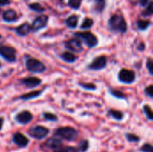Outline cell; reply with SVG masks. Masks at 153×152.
Here are the masks:
<instances>
[{"label": "cell", "mask_w": 153, "mask_h": 152, "mask_svg": "<svg viewBox=\"0 0 153 152\" xmlns=\"http://www.w3.org/2000/svg\"><path fill=\"white\" fill-rule=\"evenodd\" d=\"M54 135L56 137H58L61 140H65L67 142H74L78 138V132L70 126H66V127H60L57 128L55 131Z\"/></svg>", "instance_id": "1"}, {"label": "cell", "mask_w": 153, "mask_h": 152, "mask_svg": "<svg viewBox=\"0 0 153 152\" xmlns=\"http://www.w3.org/2000/svg\"><path fill=\"white\" fill-rule=\"evenodd\" d=\"M109 26L113 30L125 33L127 30V24L125 20V18L122 15L119 14H114L109 19Z\"/></svg>", "instance_id": "2"}, {"label": "cell", "mask_w": 153, "mask_h": 152, "mask_svg": "<svg viewBox=\"0 0 153 152\" xmlns=\"http://www.w3.org/2000/svg\"><path fill=\"white\" fill-rule=\"evenodd\" d=\"M64 146L63 142L58 137H51L48 139L43 144H41V149L45 152H55Z\"/></svg>", "instance_id": "3"}, {"label": "cell", "mask_w": 153, "mask_h": 152, "mask_svg": "<svg viewBox=\"0 0 153 152\" xmlns=\"http://www.w3.org/2000/svg\"><path fill=\"white\" fill-rule=\"evenodd\" d=\"M28 133L30 137L36 140H43L49 133V130L42 125H35L29 129Z\"/></svg>", "instance_id": "4"}, {"label": "cell", "mask_w": 153, "mask_h": 152, "mask_svg": "<svg viewBox=\"0 0 153 152\" xmlns=\"http://www.w3.org/2000/svg\"><path fill=\"white\" fill-rule=\"evenodd\" d=\"M26 67L28 71H30V73H41L46 70V67L43 65V63L32 57L28 58L26 60Z\"/></svg>", "instance_id": "5"}, {"label": "cell", "mask_w": 153, "mask_h": 152, "mask_svg": "<svg viewBox=\"0 0 153 152\" xmlns=\"http://www.w3.org/2000/svg\"><path fill=\"white\" fill-rule=\"evenodd\" d=\"M74 36L77 39H82L84 43L89 47H93L98 45V39L97 37L90 32V31H85V32H76Z\"/></svg>", "instance_id": "6"}, {"label": "cell", "mask_w": 153, "mask_h": 152, "mask_svg": "<svg viewBox=\"0 0 153 152\" xmlns=\"http://www.w3.org/2000/svg\"><path fill=\"white\" fill-rule=\"evenodd\" d=\"M0 56L9 62H13V61H15L16 51L12 47L0 46Z\"/></svg>", "instance_id": "7"}, {"label": "cell", "mask_w": 153, "mask_h": 152, "mask_svg": "<svg viewBox=\"0 0 153 152\" xmlns=\"http://www.w3.org/2000/svg\"><path fill=\"white\" fill-rule=\"evenodd\" d=\"M118 79L120 82L129 84L135 81V73L131 70L122 69L118 73Z\"/></svg>", "instance_id": "8"}, {"label": "cell", "mask_w": 153, "mask_h": 152, "mask_svg": "<svg viewBox=\"0 0 153 152\" xmlns=\"http://www.w3.org/2000/svg\"><path fill=\"white\" fill-rule=\"evenodd\" d=\"M48 21V17L47 15H40L33 21L30 28L33 31H38L47 26Z\"/></svg>", "instance_id": "9"}, {"label": "cell", "mask_w": 153, "mask_h": 152, "mask_svg": "<svg viewBox=\"0 0 153 152\" xmlns=\"http://www.w3.org/2000/svg\"><path fill=\"white\" fill-rule=\"evenodd\" d=\"M13 142L17 145L20 148H25L28 144H29V140L26 136H24L22 133H15L13 135L12 138Z\"/></svg>", "instance_id": "10"}, {"label": "cell", "mask_w": 153, "mask_h": 152, "mask_svg": "<svg viewBox=\"0 0 153 152\" xmlns=\"http://www.w3.org/2000/svg\"><path fill=\"white\" fill-rule=\"evenodd\" d=\"M107 65V57L105 56H100L95 58L92 63L89 65V68L91 70H101Z\"/></svg>", "instance_id": "11"}, {"label": "cell", "mask_w": 153, "mask_h": 152, "mask_svg": "<svg viewBox=\"0 0 153 152\" xmlns=\"http://www.w3.org/2000/svg\"><path fill=\"white\" fill-rule=\"evenodd\" d=\"M32 117L33 116L30 112L24 110V111H22L21 113H19L15 116V120L17 123H19L21 125H27L32 120Z\"/></svg>", "instance_id": "12"}, {"label": "cell", "mask_w": 153, "mask_h": 152, "mask_svg": "<svg viewBox=\"0 0 153 152\" xmlns=\"http://www.w3.org/2000/svg\"><path fill=\"white\" fill-rule=\"evenodd\" d=\"M65 47L71 51L74 52H81L82 51V46L81 41L78 39H72L70 40H68L65 43Z\"/></svg>", "instance_id": "13"}, {"label": "cell", "mask_w": 153, "mask_h": 152, "mask_svg": "<svg viewBox=\"0 0 153 152\" xmlns=\"http://www.w3.org/2000/svg\"><path fill=\"white\" fill-rule=\"evenodd\" d=\"M22 82L28 88H34V87L39 86L41 83V80L36 77H28V78L22 79Z\"/></svg>", "instance_id": "14"}, {"label": "cell", "mask_w": 153, "mask_h": 152, "mask_svg": "<svg viewBox=\"0 0 153 152\" xmlns=\"http://www.w3.org/2000/svg\"><path fill=\"white\" fill-rule=\"evenodd\" d=\"M16 19H17V13L13 9L6 10L5 12L3 13V20L5 22H12L16 21Z\"/></svg>", "instance_id": "15"}, {"label": "cell", "mask_w": 153, "mask_h": 152, "mask_svg": "<svg viewBox=\"0 0 153 152\" xmlns=\"http://www.w3.org/2000/svg\"><path fill=\"white\" fill-rule=\"evenodd\" d=\"M30 30H31V28L28 22H24L23 24H22L16 28V33L19 36H26L30 33Z\"/></svg>", "instance_id": "16"}, {"label": "cell", "mask_w": 153, "mask_h": 152, "mask_svg": "<svg viewBox=\"0 0 153 152\" xmlns=\"http://www.w3.org/2000/svg\"><path fill=\"white\" fill-rule=\"evenodd\" d=\"M61 57H62L63 60H65V61L67 62V63H74V62L76 61V59H77V57H76L73 53L68 52V51L63 53V54L61 55Z\"/></svg>", "instance_id": "17"}, {"label": "cell", "mask_w": 153, "mask_h": 152, "mask_svg": "<svg viewBox=\"0 0 153 152\" xmlns=\"http://www.w3.org/2000/svg\"><path fill=\"white\" fill-rule=\"evenodd\" d=\"M77 23H78V16H76V15H71L66 20V25L69 28L74 29L77 26Z\"/></svg>", "instance_id": "18"}, {"label": "cell", "mask_w": 153, "mask_h": 152, "mask_svg": "<svg viewBox=\"0 0 153 152\" xmlns=\"http://www.w3.org/2000/svg\"><path fill=\"white\" fill-rule=\"evenodd\" d=\"M42 91H31L30 93H27V94H24V95H22L20 97V99H22V100H29L30 99H34V98H37L39 97L40 94H41Z\"/></svg>", "instance_id": "19"}, {"label": "cell", "mask_w": 153, "mask_h": 152, "mask_svg": "<svg viewBox=\"0 0 153 152\" xmlns=\"http://www.w3.org/2000/svg\"><path fill=\"white\" fill-rule=\"evenodd\" d=\"M108 115H109L110 116H112L114 119L118 120V121L122 120V119H123V117H124V114H123L121 111L114 110V109H110V110L108 111Z\"/></svg>", "instance_id": "20"}, {"label": "cell", "mask_w": 153, "mask_h": 152, "mask_svg": "<svg viewBox=\"0 0 153 152\" xmlns=\"http://www.w3.org/2000/svg\"><path fill=\"white\" fill-rule=\"evenodd\" d=\"M94 4H95L94 8L99 13L102 12L105 8V5H106L105 0H94Z\"/></svg>", "instance_id": "21"}, {"label": "cell", "mask_w": 153, "mask_h": 152, "mask_svg": "<svg viewBox=\"0 0 153 152\" xmlns=\"http://www.w3.org/2000/svg\"><path fill=\"white\" fill-rule=\"evenodd\" d=\"M151 25V22L150 21H143V20H139L137 22V26L141 30H145L149 28V26Z\"/></svg>", "instance_id": "22"}, {"label": "cell", "mask_w": 153, "mask_h": 152, "mask_svg": "<svg viewBox=\"0 0 153 152\" xmlns=\"http://www.w3.org/2000/svg\"><path fill=\"white\" fill-rule=\"evenodd\" d=\"M78 149L80 152H86L89 149V142L87 140H82L78 144Z\"/></svg>", "instance_id": "23"}, {"label": "cell", "mask_w": 153, "mask_h": 152, "mask_svg": "<svg viewBox=\"0 0 153 152\" xmlns=\"http://www.w3.org/2000/svg\"><path fill=\"white\" fill-rule=\"evenodd\" d=\"M92 25H93V20L91 18H85L82 22V24L81 25V29L82 30L90 29Z\"/></svg>", "instance_id": "24"}, {"label": "cell", "mask_w": 153, "mask_h": 152, "mask_svg": "<svg viewBox=\"0 0 153 152\" xmlns=\"http://www.w3.org/2000/svg\"><path fill=\"white\" fill-rule=\"evenodd\" d=\"M55 152H80L78 147H72V146H63L62 148H60L59 150H57Z\"/></svg>", "instance_id": "25"}, {"label": "cell", "mask_w": 153, "mask_h": 152, "mask_svg": "<svg viewBox=\"0 0 153 152\" xmlns=\"http://www.w3.org/2000/svg\"><path fill=\"white\" fill-rule=\"evenodd\" d=\"M143 111L145 113V116L146 117L149 119V120H152L153 119V113L151 107L149 105H144L143 106Z\"/></svg>", "instance_id": "26"}, {"label": "cell", "mask_w": 153, "mask_h": 152, "mask_svg": "<svg viewBox=\"0 0 153 152\" xmlns=\"http://www.w3.org/2000/svg\"><path fill=\"white\" fill-rule=\"evenodd\" d=\"M30 9L35 11V12H43L45 10V8L43 6H41L39 3H32L29 5Z\"/></svg>", "instance_id": "27"}, {"label": "cell", "mask_w": 153, "mask_h": 152, "mask_svg": "<svg viewBox=\"0 0 153 152\" xmlns=\"http://www.w3.org/2000/svg\"><path fill=\"white\" fill-rule=\"evenodd\" d=\"M126 137L127 141L130 142H140V137L134 134V133H126Z\"/></svg>", "instance_id": "28"}, {"label": "cell", "mask_w": 153, "mask_h": 152, "mask_svg": "<svg viewBox=\"0 0 153 152\" xmlns=\"http://www.w3.org/2000/svg\"><path fill=\"white\" fill-rule=\"evenodd\" d=\"M43 117L47 121H51V122H56L57 121V116L52 113H43Z\"/></svg>", "instance_id": "29"}, {"label": "cell", "mask_w": 153, "mask_h": 152, "mask_svg": "<svg viewBox=\"0 0 153 152\" xmlns=\"http://www.w3.org/2000/svg\"><path fill=\"white\" fill-rule=\"evenodd\" d=\"M81 4H82V0H69V3H68V4L73 9H75V10L80 8Z\"/></svg>", "instance_id": "30"}, {"label": "cell", "mask_w": 153, "mask_h": 152, "mask_svg": "<svg viewBox=\"0 0 153 152\" xmlns=\"http://www.w3.org/2000/svg\"><path fill=\"white\" fill-rule=\"evenodd\" d=\"M147 8L145 11L143 12V16H151L152 14L153 8H152V2L151 1L148 4H147Z\"/></svg>", "instance_id": "31"}, {"label": "cell", "mask_w": 153, "mask_h": 152, "mask_svg": "<svg viewBox=\"0 0 153 152\" xmlns=\"http://www.w3.org/2000/svg\"><path fill=\"white\" fill-rule=\"evenodd\" d=\"M140 151L141 152H153V148L152 146V144L150 143H145L143 144L141 149H140Z\"/></svg>", "instance_id": "32"}, {"label": "cell", "mask_w": 153, "mask_h": 152, "mask_svg": "<svg viewBox=\"0 0 153 152\" xmlns=\"http://www.w3.org/2000/svg\"><path fill=\"white\" fill-rule=\"evenodd\" d=\"M79 85L81 87H82L83 89H86V90H96V86L93 83H83V82H80Z\"/></svg>", "instance_id": "33"}, {"label": "cell", "mask_w": 153, "mask_h": 152, "mask_svg": "<svg viewBox=\"0 0 153 152\" xmlns=\"http://www.w3.org/2000/svg\"><path fill=\"white\" fill-rule=\"evenodd\" d=\"M109 92H110L113 96H115V97H117V98H118V99H125V98H126V96H125L122 92H120V91L114 90H110Z\"/></svg>", "instance_id": "34"}, {"label": "cell", "mask_w": 153, "mask_h": 152, "mask_svg": "<svg viewBox=\"0 0 153 152\" xmlns=\"http://www.w3.org/2000/svg\"><path fill=\"white\" fill-rule=\"evenodd\" d=\"M153 86L152 85H150L149 87H147L146 89H145V93H146V95L147 96H149L150 98H152L153 96Z\"/></svg>", "instance_id": "35"}, {"label": "cell", "mask_w": 153, "mask_h": 152, "mask_svg": "<svg viewBox=\"0 0 153 152\" xmlns=\"http://www.w3.org/2000/svg\"><path fill=\"white\" fill-rule=\"evenodd\" d=\"M152 60L151 59V58H149L148 59V61H147V64H146V65H147V67H148V70H149V72H150V73L151 74H152L153 73V70H152Z\"/></svg>", "instance_id": "36"}, {"label": "cell", "mask_w": 153, "mask_h": 152, "mask_svg": "<svg viewBox=\"0 0 153 152\" xmlns=\"http://www.w3.org/2000/svg\"><path fill=\"white\" fill-rule=\"evenodd\" d=\"M10 1L9 0H0V6H4L6 4H9Z\"/></svg>", "instance_id": "37"}, {"label": "cell", "mask_w": 153, "mask_h": 152, "mask_svg": "<svg viewBox=\"0 0 153 152\" xmlns=\"http://www.w3.org/2000/svg\"><path fill=\"white\" fill-rule=\"evenodd\" d=\"M140 2L143 6H147V4L151 2V0H140Z\"/></svg>", "instance_id": "38"}, {"label": "cell", "mask_w": 153, "mask_h": 152, "mask_svg": "<svg viewBox=\"0 0 153 152\" xmlns=\"http://www.w3.org/2000/svg\"><path fill=\"white\" fill-rule=\"evenodd\" d=\"M3 124H4V118H3V117H0V131L2 130Z\"/></svg>", "instance_id": "39"}, {"label": "cell", "mask_w": 153, "mask_h": 152, "mask_svg": "<svg viewBox=\"0 0 153 152\" xmlns=\"http://www.w3.org/2000/svg\"><path fill=\"white\" fill-rule=\"evenodd\" d=\"M142 44H143V43H142ZM138 48H139L140 50H143V49H144V45L143 44V45H142L141 47H138Z\"/></svg>", "instance_id": "40"}, {"label": "cell", "mask_w": 153, "mask_h": 152, "mask_svg": "<svg viewBox=\"0 0 153 152\" xmlns=\"http://www.w3.org/2000/svg\"><path fill=\"white\" fill-rule=\"evenodd\" d=\"M1 38H2V36H1V35H0V39H1Z\"/></svg>", "instance_id": "41"}, {"label": "cell", "mask_w": 153, "mask_h": 152, "mask_svg": "<svg viewBox=\"0 0 153 152\" xmlns=\"http://www.w3.org/2000/svg\"><path fill=\"white\" fill-rule=\"evenodd\" d=\"M0 66H1V64H0Z\"/></svg>", "instance_id": "42"}]
</instances>
